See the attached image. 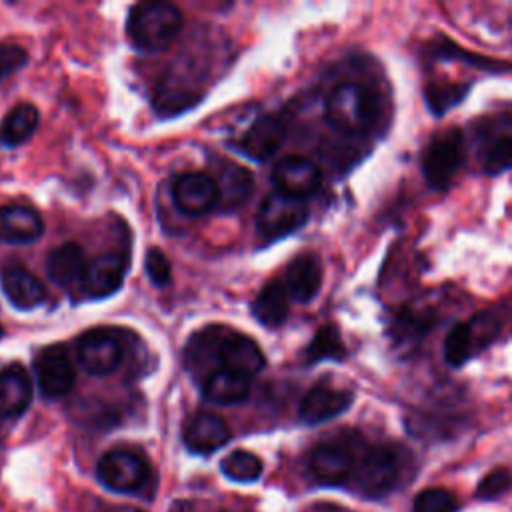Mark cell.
<instances>
[{"instance_id": "1", "label": "cell", "mask_w": 512, "mask_h": 512, "mask_svg": "<svg viewBox=\"0 0 512 512\" xmlns=\"http://www.w3.org/2000/svg\"><path fill=\"white\" fill-rule=\"evenodd\" d=\"M130 42L146 52L168 48L182 30V12L168 2L132 6L126 22Z\"/></svg>"}, {"instance_id": "2", "label": "cell", "mask_w": 512, "mask_h": 512, "mask_svg": "<svg viewBox=\"0 0 512 512\" xmlns=\"http://www.w3.org/2000/svg\"><path fill=\"white\" fill-rule=\"evenodd\" d=\"M376 118L378 100L370 88L358 82L338 84L326 98V120L346 134L368 132Z\"/></svg>"}, {"instance_id": "3", "label": "cell", "mask_w": 512, "mask_h": 512, "mask_svg": "<svg viewBox=\"0 0 512 512\" xmlns=\"http://www.w3.org/2000/svg\"><path fill=\"white\" fill-rule=\"evenodd\" d=\"M402 460L400 452L390 446L370 448L354 468L356 488L370 498H380L388 494L400 480Z\"/></svg>"}, {"instance_id": "4", "label": "cell", "mask_w": 512, "mask_h": 512, "mask_svg": "<svg viewBox=\"0 0 512 512\" xmlns=\"http://www.w3.org/2000/svg\"><path fill=\"white\" fill-rule=\"evenodd\" d=\"M464 160V142L458 128L436 134L422 152V170L428 184L436 190L446 188Z\"/></svg>"}, {"instance_id": "5", "label": "cell", "mask_w": 512, "mask_h": 512, "mask_svg": "<svg viewBox=\"0 0 512 512\" xmlns=\"http://www.w3.org/2000/svg\"><path fill=\"white\" fill-rule=\"evenodd\" d=\"M306 218L308 206L304 200L276 190L262 200L256 214V226L266 238H282L298 230Z\"/></svg>"}, {"instance_id": "6", "label": "cell", "mask_w": 512, "mask_h": 512, "mask_svg": "<svg viewBox=\"0 0 512 512\" xmlns=\"http://www.w3.org/2000/svg\"><path fill=\"white\" fill-rule=\"evenodd\" d=\"M96 472L98 480L114 492H136L150 478L146 460L134 450L126 448H114L106 452L100 458Z\"/></svg>"}, {"instance_id": "7", "label": "cell", "mask_w": 512, "mask_h": 512, "mask_svg": "<svg viewBox=\"0 0 512 512\" xmlns=\"http://www.w3.org/2000/svg\"><path fill=\"white\" fill-rule=\"evenodd\" d=\"M76 356L80 366L96 376L114 372L122 358L124 350L120 340L104 328H92L84 332L76 344Z\"/></svg>"}, {"instance_id": "8", "label": "cell", "mask_w": 512, "mask_h": 512, "mask_svg": "<svg viewBox=\"0 0 512 512\" xmlns=\"http://www.w3.org/2000/svg\"><path fill=\"white\" fill-rule=\"evenodd\" d=\"M38 388L46 398H60L74 386V364L62 344L46 346L34 358Z\"/></svg>"}, {"instance_id": "9", "label": "cell", "mask_w": 512, "mask_h": 512, "mask_svg": "<svg viewBox=\"0 0 512 512\" xmlns=\"http://www.w3.org/2000/svg\"><path fill=\"white\" fill-rule=\"evenodd\" d=\"M272 180L280 192L304 200L318 190L322 174L310 158L292 154L276 162L272 170Z\"/></svg>"}, {"instance_id": "10", "label": "cell", "mask_w": 512, "mask_h": 512, "mask_svg": "<svg viewBox=\"0 0 512 512\" xmlns=\"http://www.w3.org/2000/svg\"><path fill=\"white\" fill-rule=\"evenodd\" d=\"M216 182L200 172H188L174 180L172 202L186 216H202L216 206Z\"/></svg>"}, {"instance_id": "11", "label": "cell", "mask_w": 512, "mask_h": 512, "mask_svg": "<svg viewBox=\"0 0 512 512\" xmlns=\"http://www.w3.org/2000/svg\"><path fill=\"white\" fill-rule=\"evenodd\" d=\"M216 360L220 362L222 370L240 374V376H252L258 374L264 368V354L260 346L244 334H228L218 340V352Z\"/></svg>"}, {"instance_id": "12", "label": "cell", "mask_w": 512, "mask_h": 512, "mask_svg": "<svg viewBox=\"0 0 512 512\" xmlns=\"http://www.w3.org/2000/svg\"><path fill=\"white\" fill-rule=\"evenodd\" d=\"M354 468V452L340 442L320 444L310 454V472L322 484H344L348 478H352Z\"/></svg>"}, {"instance_id": "13", "label": "cell", "mask_w": 512, "mask_h": 512, "mask_svg": "<svg viewBox=\"0 0 512 512\" xmlns=\"http://www.w3.org/2000/svg\"><path fill=\"white\" fill-rule=\"evenodd\" d=\"M182 438L190 452L210 454L230 440V428L220 416L212 412H198L186 422Z\"/></svg>"}, {"instance_id": "14", "label": "cell", "mask_w": 512, "mask_h": 512, "mask_svg": "<svg viewBox=\"0 0 512 512\" xmlns=\"http://www.w3.org/2000/svg\"><path fill=\"white\" fill-rule=\"evenodd\" d=\"M352 404V394L348 390H338L330 386H314L310 388L298 406V416L306 424L326 422Z\"/></svg>"}, {"instance_id": "15", "label": "cell", "mask_w": 512, "mask_h": 512, "mask_svg": "<svg viewBox=\"0 0 512 512\" xmlns=\"http://www.w3.org/2000/svg\"><path fill=\"white\" fill-rule=\"evenodd\" d=\"M126 274V260L116 252H106L88 262L84 274V288L92 298H106L114 294Z\"/></svg>"}, {"instance_id": "16", "label": "cell", "mask_w": 512, "mask_h": 512, "mask_svg": "<svg viewBox=\"0 0 512 512\" xmlns=\"http://www.w3.org/2000/svg\"><path fill=\"white\" fill-rule=\"evenodd\" d=\"M44 232L40 214L22 204L0 206V240L8 244H30Z\"/></svg>"}, {"instance_id": "17", "label": "cell", "mask_w": 512, "mask_h": 512, "mask_svg": "<svg viewBox=\"0 0 512 512\" xmlns=\"http://www.w3.org/2000/svg\"><path fill=\"white\" fill-rule=\"evenodd\" d=\"M482 164L488 174H500L512 168V116L496 118L484 128Z\"/></svg>"}, {"instance_id": "18", "label": "cell", "mask_w": 512, "mask_h": 512, "mask_svg": "<svg viewBox=\"0 0 512 512\" xmlns=\"http://www.w3.org/2000/svg\"><path fill=\"white\" fill-rule=\"evenodd\" d=\"M288 294L300 302L306 304L316 298L322 286V264L318 256L314 254H300L296 256L288 268H286V278H284Z\"/></svg>"}, {"instance_id": "19", "label": "cell", "mask_w": 512, "mask_h": 512, "mask_svg": "<svg viewBox=\"0 0 512 512\" xmlns=\"http://www.w3.org/2000/svg\"><path fill=\"white\" fill-rule=\"evenodd\" d=\"M286 136V128L276 116L258 118L242 136L240 150L256 162H262L276 154Z\"/></svg>"}, {"instance_id": "20", "label": "cell", "mask_w": 512, "mask_h": 512, "mask_svg": "<svg viewBox=\"0 0 512 512\" xmlns=\"http://www.w3.org/2000/svg\"><path fill=\"white\" fill-rule=\"evenodd\" d=\"M2 288L8 300L20 310L36 308L46 298L42 282L30 270L16 264L2 270Z\"/></svg>"}, {"instance_id": "21", "label": "cell", "mask_w": 512, "mask_h": 512, "mask_svg": "<svg viewBox=\"0 0 512 512\" xmlns=\"http://www.w3.org/2000/svg\"><path fill=\"white\" fill-rule=\"evenodd\" d=\"M32 400V384L24 368L6 366L0 370V418L22 414Z\"/></svg>"}, {"instance_id": "22", "label": "cell", "mask_w": 512, "mask_h": 512, "mask_svg": "<svg viewBox=\"0 0 512 512\" xmlns=\"http://www.w3.org/2000/svg\"><path fill=\"white\" fill-rule=\"evenodd\" d=\"M214 182L218 192L216 208L220 210H238L254 188L252 174L240 164H226Z\"/></svg>"}, {"instance_id": "23", "label": "cell", "mask_w": 512, "mask_h": 512, "mask_svg": "<svg viewBox=\"0 0 512 512\" xmlns=\"http://www.w3.org/2000/svg\"><path fill=\"white\" fill-rule=\"evenodd\" d=\"M86 268H88V262H86L84 250L76 242H66L54 248L46 260L48 276L60 286H72L84 280Z\"/></svg>"}, {"instance_id": "24", "label": "cell", "mask_w": 512, "mask_h": 512, "mask_svg": "<svg viewBox=\"0 0 512 512\" xmlns=\"http://www.w3.org/2000/svg\"><path fill=\"white\" fill-rule=\"evenodd\" d=\"M288 290L278 278L266 282L252 302L254 318L264 326H280L288 316Z\"/></svg>"}, {"instance_id": "25", "label": "cell", "mask_w": 512, "mask_h": 512, "mask_svg": "<svg viewBox=\"0 0 512 512\" xmlns=\"http://www.w3.org/2000/svg\"><path fill=\"white\" fill-rule=\"evenodd\" d=\"M202 394L214 404H238L250 394V380L228 370H214L204 378Z\"/></svg>"}, {"instance_id": "26", "label": "cell", "mask_w": 512, "mask_h": 512, "mask_svg": "<svg viewBox=\"0 0 512 512\" xmlns=\"http://www.w3.org/2000/svg\"><path fill=\"white\" fill-rule=\"evenodd\" d=\"M40 114L34 104L22 102L16 104L0 122V144L20 146L24 144L38 128Z\"/></svg>"}, {"instance_id": "27", "label": "cell", "mask_w": 512, "mask_h": 512, "mask_svg": "<svg viewBox=\"0 0 512 512\" xmlns=\"http://www.w3.org/2000/svg\"><path fill=\"white\" fill-rule=\"evenodd\" d=\"M478 346H480V342H478V336H476L472 324L458 322L448 330V334L444 338V358L452 368H458L474 354V350Z\"/></svg>"}, {"instance_id": "28", "label": "cell", "mask_w": 512, "mask_h": 512, "mask_svg": "<svg viewBox=\"0 0 512 512\" xmlns=\"http://www.w3.org/2000/svg\"><path fill=\"white\" fill-rule=\"evenodd\" d=\"M220 470L236 482H252L262 474V460L248 450H234L222 458Z\"/></svg>"}, {"instance_id": "29", "label": "cell", "mask_w": 512, "mask_h": 512, "mask_svg": "<svg viewBox=\"0 0 512 512\" xmlns=\"http://www.w3.org/2000/svg\"><path fill=\"white\" fill-rule=\"evenodd\" d=\"M306 356L310 362L324 360V358H342L344 356V344L334 326H322L314 340L310 342Z\"/></svg>"}, {"instance_id": "30", "label": "cell", "mask_w": 512, "mask_h": 512, "mask_svg": "<svg viewBox=\"0 0 512 512\" xmlns=\"http://www.w3.org/2000/svg\"><path fill=\"white\" fill-rule=\"evenodd\" d=\"M458 500L444 488H426L414 498L412 512H456Z\"/></svg>"}, {"instance_id": "31", "label": "cell", "mask_w": 512, "mask_h": 512, "mask_svg": "<svg viewBox=\"0 0 512 512\" xmlns=\"http://www.w3.org/2000/svg\"><path fill=\"white\" fill-rule=\"evenodd\" d=\"M512 488V472L508 468L490 470L478 484V498L494 500Z\"/></svg>"}, {"instance_id": "32", "label": "cell", "mask_w": 512, "mask_h": 512, "mask_svg": "<svg viewBox=\"0 0 512 512\" xmlns=\"http://www.w3.org/2000/svg\"><path fill=\"white\" fill-rule=\"evenodd\" d=\"M144 268L148 278L156 284V286H166L172 280V266L170 260L166 258V254L160 248H150L146 252V260H144Z\"/></svg>"}, {"instance_id": "33", "label": "cell", "mask_w": 512, "mask_h": 512, "mask_svg": "<svg viewBox=\"0 0 512 512\" xmlns=\"http://www.w3.org/2000/svg\"><path fill=\"white\" fill-rule=\"evenodd\" d=\"M464 88L462 86H452V84H448V86H434V88H430L426 94V98H428V102H430V108H434L438 114H442V110H446V108H450L452 104H456L462 96H464Z\"/></svg>"}, {"instance_id": "34", "label": "cell", "mask_w": 512, "mask_h": 512, "mask_svg": "<svg viewBox=\"0 0 512 512\" xmlns=\"http://www.w3.org/2000/svg\"><path fill=\"white\" fill-rule=\"evenodd\" d=\"M26 60H28V54L22 46L0 42V80L16 72L18 68H22Z\"/></svg>"}, {"instance_id": "35", "label": "cell", "mask_w": 512, "mask_h": 512, "mask_svg": "<svg viewBox=\"0 0 512 512\" xmlns=\"http://www.w3.org/2000/svg\"><path fill=\"white\" fill-rule=\"evenodd\" d=\"M172 512H190V506L186 502H176V506L172 508Z\"/></svg>"}, {"instance_id": "36", "label": "cell", "mask_w": 512, "mask_h": 512, "mask_svg": "<svg viewBox=\"0 0 512 512\" xmlns=\"http://www.w3.org/2000/svg\"><path fill=\"white\" fill-rule=\"evenodd\" d=\"M110 512H142V510L132 508V506H120V508H112Z\"/></svg>"}]
</instances>
